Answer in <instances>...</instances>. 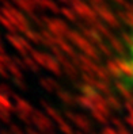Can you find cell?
Segmentation results:
<instances>
[{
  "instance_id": "obj_1",
  "label": "cell",
  "mask_w": 133,
  "mask_h": 134,
  "mask_svg": "<svg viewBox=\"0 0 133 134\" xmlns=\"http://www.w3.org/2000/svg\"><path fill=\"white\" fill-rule=\"evenodd\" d=\"M126 68H128V72L130 73V76L133 77V39H132V43H130V46H129V52H128Z\"/></svg>"
}]
</instances>
